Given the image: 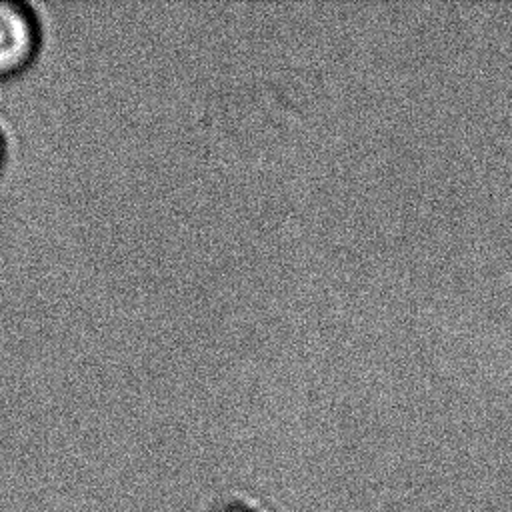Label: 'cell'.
Segmentation results:
<instances>
[{"label":"cell","instance_id":"obj_2","mask_svg":"<svg viewBox=\"0 0 512 512\" xmlns=\"http://www.w3.org/2000/svg\"><path fill=\"white\" fill-rule=\"evenodd\" d=\"M12 158V138H10V130L4 126V122L0 120V178L4 176L8 164Z\"/></svg>","mask_w":512,"mask_h":512},{"label":"cell","instance_id":"obj_1","mask_svg":"<svg viewBox=\"0 0 512 512\" xmlns=\"http://www.w3.org/2000/svg\"><path fill=\"white\" fill-rule=\"evenodd\" d=\"M46 46V22L38 6L0 0V82H10L34 68Z\"/></svg>","mask_w":512,"mask_h":512}]
</instances>
